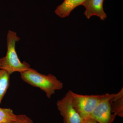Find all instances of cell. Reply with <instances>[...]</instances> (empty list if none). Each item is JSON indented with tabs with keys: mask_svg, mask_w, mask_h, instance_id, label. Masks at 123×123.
<instances>
[{
	"mask_svg": "<svg viewBox=\"0 0 123 123\" xmlns=\"http://www.w3.org/2000/svg\"><path fill=\"white\" fill-rule=\"evenodd\" d=\"M21 78L29 85L41 89L46 93L48 98H51L55 91L60 90L63 84L57 78L51 74L45 75L38 72L32 68L20 73Z\"/></svg>",
	"mask_w": 123,
	"mask_h": 123,
	"instance_id": "1",
	"label": "cell"
},
{
	"mask_svg": "<svg viewBox=\"0 0 123 123\" xmlns=\"http://www.w3.org/2000/svg\"><path fill=\"white\" fill-rule=\"evenodd\" d=\"M20 40L17 33L9 30L7 35V51L4 57L0 58V69L5 70L10 75L15 72H22L30 68V65L21 62L15 50V44Z\"/></svg>",
	"mask_w": 123,
	"mask_h": 123,
	"instance_id": "2",
	"label": "cell"
},
{
	"mask_svg": "<svg viewBox=\"0 0 123 123\" xmlns=\"http://www.w3.org/2000/svg\"><path fill=\"white\" fill-rule=\"evenodd\" d=\"M71 96L74 107L82 119H84L89 117L105 94L85 95L78 94L72 91Z\"/></svg>",
	"mask_w": 123,
	"mask_h": 123,
	"instance_id": "3",
	"label": "cell"
},
{
	"mask_svg": "<svg viewBox=\"0 0 123 123\" xmlns=\"http://www.w3.org/2000/svg\"><path fill=\"white\" fill-rule=\"evenodd\" d=\"M114 95L105 94L103 98L97 104L89 117L98 123H112L116 117L111 111V99Z\"/></svg>",
	"mask_w": 123,
	"mask_h": 123,
	"instance_id": "4",
	"label": "cell"
},
{
	"mask_svg": "<svg viewBox=\"0 0 123 123\" xmlns=\"http://www.w3.org/2000/svg\"><path fill=\"white\" fill-rule=\"evenodd\" d=\"M69 90L65 97L56 103L58 110L63 118L64 123H82L83 119L74 107Z\"/></svg>",
	"mask_w": 123,
	"mask_h": 123,
	"instance_id": "5",
	"label": "cell"
},
{
	"mask_svg": "<svg viewBox=\"0 0 123 123\" xmlns=\"http://www.w3.org/2000/svg\"><path fill=\"white\" fill-rule=\"evenodd\" d=\"M104 0H86L82 4L86 8L84 14L88 19L91 17L97 16L104 20L107 18V15L103 9Z\"/></svg>",
	"mask_w": 123,
	"mask_h": 123,
	"instance_id": "6",
	"label": "cell"
},
{
	"mask_svg": "<svg viewBox=\"0 0 123 123\" xmlns=\"http://www.w3.org/2000/svg\"><path fill=\"white\" fill-rule=\"evenodd\" d=\"M86 0H64L57 6L55 11L56 15L61 18L68 17L74 9L81 5Z\"/></svg>",
	"mask_w": 123,
	"mask_h": 123,
	"instance_id": "7",
	"label": "cell"
},
{
	"mask_svg": "<svg viewBox=\"0 0 123 123\" xmlns=\"http://www.w3.org/2000/svg\"><path fill=\"white\" fill-rule=\"evenodd\" d=\"M111 111L116 116L123 117V88L116 94H114L111 99Z\"/></svg>",
	"mask_w": 123,
	"mask_h": 123,
	"instance_id": "8",
	"label": "cell"
},
{
	"mask_svg": "<svg viewBox=\"0 0 123 123\" xmlns=\"http://www.w3.org/2000/svg\"><path fill=\"white\" fill-rule=\"evenodd\" d=\"M10 75L5 70L0 69V105L9 86Z\"/></svg>",
	"mask_w": 123,
	"mask_h": 123,
	"instance_id": "9",
	"label": "cell"
},
{
	"mask_svg": "<svg viewBox=\"0 0 123 123\" xmlns=\"http://www.w3.org/2000/svg\"><path fill=\"white\" fill-rule=\"evenodd\" d=\"M17 115L10 108L0 107V123H10L14 121Z\"/></svg>",
	"mask_w": 123,
	"mask_h": 123,
	"instance_id": "10",
	"label": "cell"
},
{
	"mask_svg": "<svg viewBox=\"0 0 123 123\" xmlns=\"http://www.w3.org/2000/svg\"><path fill=\"white\" fill-rule=\"evenodd\" d=\"M10 123H34L33 120L24 115H17V118L14 121Z\"/></svg>",
	"mask_w": 123,
	"mask_h": 123,
	"instance_id": "11",
	"label": "cell"
},
{
	"mask_svg": "<svg viewBox=\"0 0 123 123\" xmlns=\"http://www.w3.org/2000/svg\"><path fill=\"white\" fill-rule=\"evenodd\" d=\"M82 123H98L94 119L88 117V118L83 119Z\"/></svg>",
	"mask_w": 123,
	"mask_h": 123,
	"instance_id": "12",
	"label": "cell"
},
{
	"mask_svg": "<svg viewBox=\"0 0 123 123\" xmlns=\"http://www.w3.org/2000/svg\"><path fill=\"white\" fill-rule=\"evenodd\" d=\"M1 62H0V66Z\"/></svg>",
	"mask_w": 123,
	"mask_h": 123,
	"instance_id": "13",
	"label": "cell"
},
{
	"mask_svg": "<svg viewBox=\"0 0 123 123\" xmlns=\"http://www.w3.org/2000/svg\"></svg>",
	"mask_w": 123,
	"mask_h": 123,
	"instance_id": "14",
	"label": "cell"
}]
</instances>
